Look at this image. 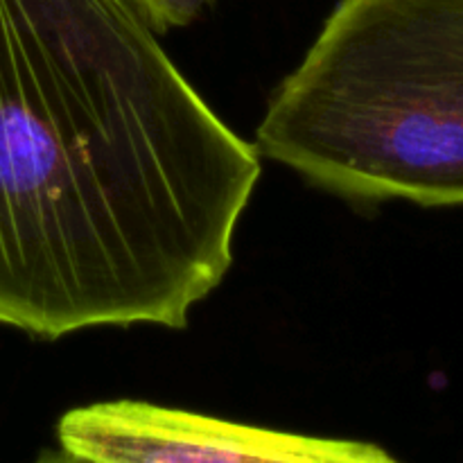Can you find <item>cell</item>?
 <instances>
[{
  "instance_id": "277c9868",
  "label": "cell",
  "mask_w": 463,
  "mask_h": 463,
  "mask_svg": "<svg viewBox=\"0 0 463 463\" xmlns=\"http://www.w3.org/2000/svg\"><path fill=\"white\" fill-rule=\"evenodd\" d=\"M145 21L154 32H165L170 27H184L193 23L208 5L215 0H134Z\"/></svg>"
},
{
  "instance_id": "6da1fadb",
  "label": "cell",
  "mask_w": 463,
  "mask_h": 463,
  "mask_svg": "<svg viewBox=\"0 0 463 463\" xmlns=\"http://www.w3.org/2000/svg\"><path fill=\"white\" fill-rule=\"evenodd\" d=\"M260 172L134 0H0L3 326L185 328Z\"/></svg>"
},
{
  "instance_id": "3957f363",
  "label": "cell",
  "mask_w": 463,
  "mask_h": 463,
  "mask_svg": "<svg viewBox=\"0 0 463 463\" xmlns=\"http://www.w3.org/2000/svg\"><path fill=\"white\" fill-rule=\"evenodd\" d=\"M59 448L84 463H402L384 448L233 423L143 401L75 407Z\"/></svg>"
},
{
  "instance_id": "5b68a950",
  "label": "cell",
  "mask_w": 463,
  "mask_h": 463,
  "mask_svg": "<svg viewBox=\"0 0 463 463\" xmlns=\"http://www.w3.org/2000/svg\"><path fill=\"white\" fill-rule=\"evenodd\" d=\"M34 463H84L81 459H77V457L68 455L66 450H43L39 457H36Z\"/></svg>"
},
{
  "instance_id": "7a4b0ae2",
  "label": "cell",
  "mask_w": 463,
  "mask_h": 463,
  "mask_svg": "<svg viewBox=\"0 0 463 463\" xmlns=\"http://www.w3.org/2000/svg\"><path fill=\"white\" fill-rule=\"evenodd\" d=\"M256 147L348 202L463 206V0H339Z\"/></svg>"
}]
</instances>
